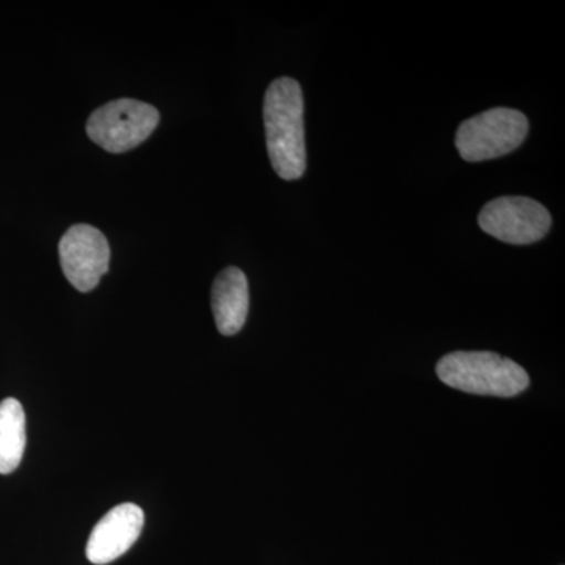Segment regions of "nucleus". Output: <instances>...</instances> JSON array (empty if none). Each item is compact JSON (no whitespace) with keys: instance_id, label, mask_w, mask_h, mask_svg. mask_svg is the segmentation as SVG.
I'll return each instance as SVG.
<instances>
[{"instance_id":"obj_3","label":"nucleus","mask_w":565,"mask_h":565,"mask_svg":"<svg viewBox=\"0 0 565 565\" xmlns=\"http://www.w3.org/2000/svg\"><path fill=\"white\" fill-rule=\"evenodd\" d=\"M530 122L525 114L494 107L468 118L456 134V147L463 161L482 162L503 158L525 141Z\"/></svg>"},{"instance_id":"obj_7","label":"nucleus","mask_w":565,"mask_h":565,"mask_svg":"<svg viewBox=\"0 0 565 565\" xmlns=\"http://www.w3.org/2000/svg\"><path fill=\"white\" fill-rule=\"evenodd\" d=\"M143 523V511L137 504L125 503L111 509L92 531L85 550L88 561L96 565L117 561L136 544Z\"/></svg>"},{"instance_id":"obj_2","label":"nucleus","mask_w":565,"mask_h":565,"mask_svg":"<svg viewBox=\"0 0 565 565\" xmlns=\"http://www.w3.org/2000/svg\"><path fill=\"white\" fill-rule=\"evenodd\" d=\"M445 385L481 396L514 397L530 386V375L514 360L494 352H452L437 363Z\"/></svg>"},{"instance_id":"obj_1","label":"nucleus","mask_w":565,"mask_h":565,"mask_svg":"<svg viewBox=\"0 0 565 565\" xmlns=\"http://www.w3.org/2000/svg\"><path fill=\"white\" fill-rule=\"evenodd\" d=\"M303 110L299 82L280 77L269 85L264 96L267 152L275 173L285 181L299 180L307 170Z\"/></svg>"},{"instance_id":"obj_9","label":"nucleus","mask_w":565,"mask_h":565,"mask_svg":"<svg viewBox=\"0 0 565 565\" xmlns=\"http://www.w3.org/2000/svg\"><path fill=\"white\" fill-rule=\"evenodd\" d=\"M25 414L20 401L7 397L0 403V475H10L24 456Z\"/></svg>"},{"instance_id":"obj_6","label":"nucleus","mask_w":565,"mask_h":565,"mask_svg":"<svg viewBox=\"0 0 565 565\" xmlns=\"http://www.w3.org/2000/svg\"><path fill=\"white\" fill-rule=\"evenodd\" d=\"M63 274L81 292H90L109 270L110 247L106 236L92 225L71 226L58 244Z\"/></svg>"},{"instance_id":"obj_4","label":"nucleus","mask_w":565,"mask_h":565,"mask_svg":"<svg viewBox=\"0 0 565 565\" xmlns=\"http://www.w3.org/2000/svg\"><path fill=\"white\" fill-rule=\"evenodd\" d=\"M161 115L150 104L117 99L96 109L87 121L92 141L109 152H126L143 143L158 128Z\"/></svg>"},{"instance_id":"obj_5","label":"nucleus","mask_w":565,"mask_h":565,"mask_svg":"<svg viewBox=\"0 0 565 565\" xmlns=\"http://www.w3.org/2000/svg\"><path fill=\"white\" fill-rule=\"evenodd\" d=\"M482 232L512 245L544 239L552 228V215L544 204L527 196H500L479 212Z\"/></svg>"},{"instance_id":"obj_8","label":"nucleus","mask_w":565,"mask_h":565,"mask_svg":"<svg viewBox=\"0 0 565 565\" xmlns=\"http://www.w3.org/2000/svg\"><path fill=\"white\" fill-rule=\"evenodd\" d=\"M212 313L215 326L223 337L239 333L247 321L250 294L243 270L226 267L215 278L211 292Z\"/></svg>"}]
</instances>
